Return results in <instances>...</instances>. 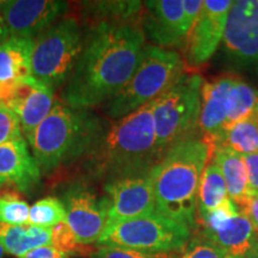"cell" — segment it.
<instances>
[{
  "label": "cell",
  "instance_id": "obj_1",
  "mask_svg": "<svg viewBox=\"0 0 258 258\" xmlns=\"http://www.w3.org/2000/svg\"><path fill=\"white\" fill-rule=\"evenodd\" d=\"M139 23L91 27L78 62L61 91L67 105L90 109L111 101L132 78L145 49Z\"/></svg>",
  "mask_w": 258,
  "mask_h": 258
},
{
  "label": "cell",
  "instance_id": "obj_2",
  "mask_svg": "<svg viewBox=\"0 0 258 258\" xmlns=\"http://www.w3.org/2000/svg\"><path fill=\"white\" fill-rule=\"evenodd\" d=\"M154 104L156 101L109 125L105 124L101 138L82 161L88 178L108 182L150 172L159 161L153 120Z\"/></svg>",
  "mask_w": 258,
  "mask_h": 258
},
{
  "label": "cell",
  "instance_id": "obj_3",
  "mask_svg": "<svg viewBox=\"0 0 258 258\" xmlns=\"http://www.w3.org/2000/svg\"><path fill=\"white\" fill-rule=\"evenodd\" d=\"M213 148L195 134L183 139L164 153L151 169L156 212L185 226L198 227V192Z\"/></svg>",
  "mask_w": 258,
  "mask_h": 258
},
{
  "label": "cell",
  "instance_id": "obj_4",
  "mask_svg": "<svg viewBox=\"0 0 258 258\" xmlns=\"http://www.w3.org/2000/svg\"><path fill=\"white\" fill-rule=\"evenodd\" d=\"M104 128V122L89 109L72 108L62 101H55L28 141L41 172L49 173L78 159L83 160Z\"/></svg>",
  "mask_w": 258,
  "mask_h": 258
},
{
  "label": "cell",
  "instance_id": "obj_5",
  "mask_svg": "<svg viewBox=\"0 0 258 258\" xmlns=\"http://www.w3.org/2000/svg\"><path fill=\"white\" fill-rule=\"evenodd\" d=\"M184 71V60L176 50L145 46L132 78L109 102L108 115L112 120H118L156 101L175 85Z\"/></svg>",
  "mask_w": 258,
  "mask_h": 258
},
{
  "label": "cell",
  "instance_id": "obj_6",
  "mask_svg": "<svg viewBox=\"0 0 258 258\" xmlns=\"http://www.w3.org/2000/svg\"><path fill=\"white\" fill-rule=\"evenodd\" d=\"M203 83L200 74L184 73L156 99L153 120L159 160L170 147L192 135L199 127Z\"/></svg>",
  "mask_w": 258,
  "mask_h": 258
},
{
  "label": "cell",
  "instance_id": "obj_7",
  "mask_svg": "<svg viewBox=\"0 0 258 258\" xmlns=\"http://www.w3.org/2000/svg\"><path fill=\"white\" fill-rule=\"evenodd\" d=\"M84 32L76 17H63L34 38L32 77L51 90L67 83L84 48Z\"/></svg>",
  "mask_w": 258,
  "mask_h": 258
},
{
  "label": "cell",
  "instance_id": "obj_8",
  "mask_svg": "<svg viewBox=\"0 0 258 258\" xmlns=\"http://www.w3.org/2000/svg\"><path fill=\"white\" fill-rule=\"evenodd\" d=\"M191 237L185 226L159 213L106 226L99 246H117L146 252H179Z\"/></svg>",
  "mask_w": 258,
  "mask_h": 258
},
{
  "label": "cell",
  "instance_id": "obj_9",
  "mask_svg": "<svg viewBox=\"0 0 258 258\" xmlns=\"http://www.w3.org/2000/svg\"><path fill=\"white\" fill-rule=\"evenodd\" d=\"M66 209V222L82 245L98 243L108 224L109 200L99 196L88 182H71L61 195Z\"/></svg>",
  "mask_w": 258,
  "mask_h": 258
},
{
  "label": "cell",
  "instance_id": "obj_10",
  "mask_svg": "<svg viewBox=\"0 0 258 258\" xmlns=\"http://www.w3.org/2000/svg\"><path fill=\"white\" fill-rule=\"evenodd\" d=\"M228 63L258 74V0H235L222 40Z\"/></svg>",
  "mask_w": 258,
  "mask_h": 258
},
{
  "label": "cell",
  "instance_id": "obj_11",
  "mask_svg": "<svg viewBox=\"0 0 258 258\" xmlns=\"http://www.w3.org/2000/svg\"><path fill=\"white\" fill-rule=\"evenodd\" d=\"M199 233L230 256L244 257L252 245L256 232L246 215L228 200L221 207L198 218Z\"/></svg>",
  "mask_w": 258,
  "mask_h": 258
},
{
  "label": "cell",
  "instance_id": "obj_12",
  "mask_svg": "<svg viewBox=\"0 0 258 258\" xmlns=\"http://www.w3.org/2000/svg\"><path fill=\"white\" fill-rule=\"evenodd\" d=\"M232 0H205L201 14L185 42L186 61L192 67L207 63L224 40Z\"/></svg>",
  "mask_w": 258,
  "mask_h": 258
},
{
  "label": "cell",
  "instance_id": "obj_13",
  "mask_svg": "<svg viewBox=\"0 0 258 258\" xmlns=\"http://www.w3.org/2000/svg\"><path fill=\"white\" fill-rule=\"evenodd\" d=\"M148 173L121 177L104 183L103 189L109 200L106 226L156 212V200Z\"/></svg>",
  "mask_w": 258,
  "mask_h": 258
},
{
  "label": "cell",
  "instance_id": "obj_14",
  "mask_svg": "<svg viewBox=\"0 0 258 258\" xmlns=\"http://www.w3.org/2000/svg\"><path fill=\"white\" fill-rule=\"evenodd\" d=\"M69 9V3L60 0H8L0 5L10 35L34 38L46 31Z\"/></svg>",
  "mask_w": 258,
  "mask_h": 258
},
{
  "label": "cell",
  "instance_id": "obj_15",
  "mask_svg": "<svg viewBox=\"0 0 258 258\" xmlns=\"http://www.w3.org/2000/svg\"><path fill=\"white\" fill-rule=\"evenodd\" d=\"M141 27L157 47H185L189 30L185 27L182 0H152L144 3Z\"/></svg>",
  "mask_w": 258,
  "mask_h": 258
},
{
  "label": "cell",
  "instance_id": "obj_16",
  "mask_svg": "<svg viewBox=\"0 0 258 258\" xmlns=\"http://www.w3.org/2000/svg\"><path fill=\"white\" fill-rule=\"evenodd\" d=\"M235 77L232 74L218 77L212 82L203 83L199 128L203 140L214 148L224 133L228 111V98Z\"/></svg>",
  "mask_w": 258,
  "mask_h": 258
},
{
  "label": "cell",
  "instance_id": "obj_17",
  "mask_svg": "<svg viewBox=\"0 0 258 258\" xmlns=\"http://www.w3.org/2000/svg\"><path fill=\"white\" fill-rule=\"evenodd\" d=\"M0 179L19 192H29L41 182V170L25 140L0 145Z\"/></svg>",
  "mask_w": 258,
  "mask_h": 258
},
{
  "label": "cell",
  "instance_id": "obj_18",
  "mask_svg": "<svg viewBox=\"0 0 258 258\" xmlns=\"http://www.w3.org/2000/svg\"><path fill=\"white\" fill-rule=\"evenodd\" d=\"M79 15L84 22L95 27L101 23H140L144 14L143 2H82Z\"/></svg>",
  "mask_w": 258,
  "mask_h": 258
},
{
  "label": "cell",
  "instance_id": "obj_19",
  "mask_svg": "<svg viewBox=\"0 0 258 258\" xmlns=\"http://www.w3.org/2000/svg\"><path fill=\"white\" fill-rule=\"evenodd\" d=\"M212 160L217 163L224 177L228 198L238 209L246 202L250 194L247 171L243 156L227 147H217L213 150Z\"/></svg>",
  "mask_w": 258,
  "mask_h": 258
},
{
  "label": "cell",
  "instance_id": "obj_20",
  "mask_svg": "<svg viewBox=\"0 0 258 258\" xmlns=\"http://www.w3.org/2000/svg\"><path fill=\"white\" fill-rule=\"evenodd\" d=\"M34 38L10 36L0 43V82L31 77Z\"/></svg>",
  "mask_w": 258,
  "mask_h": 258
},
{
  "label": "cell",
  "instance_id": "obj_21",
  "mask_svg": "<svg viewBox=\"0 0 258 258\" xmlns=\"http://www.w3.org/2000/svg\"><path fill=\"white\" fill-rule=\"evenodd\" d=\"M49 244H51L50 228L0 224V245L10 254L22 257L29 251Z\"/></svg>",
  "mask_w": 258,
  "mask_h": 258
},
{
  "label": "cell",
  "instance_id": "obj_22",
  "mask_svg": "<svg viewBox=\"0 0 258 258\" xmlns=\"http://www.w3.org/2000/svg\"><path fill=\"white\" fill-rule=\"evenodd\" d=\"M227 188L215 161L207 164L203 171L198 192V218L208 214L228 201Z\"/></svg>",
  "mask_w": 258,
  "mask_h": 258
},
{
  "label": "cell",
  "instance_id": "obj_23",
  "mask_svg": "<svg viewBox=\"0 0 258 258\" xmlns=\"http://www.w3.org/2000/svg\"><path fill=\"white\" fill-rule=\"evenodd\" d=\"M54 93L49 86L42 85L29 97L23 106L19 109L17 115L21 123L22 133L29 139L38 124L49 114L54 105Z\"/></svg>",
  "mask_w": 258,
  "mask_h": 258
},
{
  "label": "cell",
  "instance_id": "obj_24",
  "mask_svg": "<svg viewBox=\"0 0 258 258\" xmlns=\"http://www.w3.org/2000/svg\"><path fill=\"white\" fill-rule=\"evenodd\" d=\"M217 147H227L240 156L258 153V122L254 116L226 128Z\"/></svg>",
  "mask_w": 258,
  "mask_h": 258
},
{
  "label": "cell",
  "instance_id": "obj_25",
  "mask_svg": "<svg viewBox=\"0 0 258 258\" xmlns=\"http://www.w3.org/2000/svg\"><path fill=\"white\" fill-rule=\"evenodd\" d=\"M258 106V91L244 79L235 77L228 98V111L225 129L254 116ZM224 129V131H225Z\"/></svg>",
  "mask_w": 258,
  "mask_h": 258
},
{
  "label": "cell",
  "instance_id": "obj_26",
  "mask_svg": "<svg viewBox=\"0 0 258 258\" xmlns=\"http://www.w3.org/2000/svg\"><path fill=\"white\" fill-rule=\"evenodd\" d=\"M61 222H66V209L60 199L48 196L38 200L30 207L29 225L51 228Z\"/></svg>",
  "mask_w": 258,
  "mask_h": 258
},
{
  "label": "cell",
  "instance_id": "obj_27",
  "mask_svg": "<svg viewBox=\"0 0 258 258\" xmlns=\"http://www.w3.org/2000/svg\"><path fill=\"white\" fill-rule=\"evenodd\" d=\"M30 207L18 190L10 186L0 190V224L25 225L29 222Z\"/></svg>",
  "mask_w": 258,
  "mask_h": 258
},
{
  "label": "cell",
  "instance_id": "obj_28",
  "mask_svg": "<svg viewBox=\"0 0 258 258\" xmlns=\"http://www.w3.org/2000/svg\"><path fill=\"white\" fill-rule=\"evenodd\" d=\"M51 232V244L56 250L69 254L72 257L73 254H90L91 256L95 250L88 249L85 245L78 243L73 231L67 225V222H61L50 228Z\"/></svg>",
  "mask_w": 258,
  "mask_h": 258
},
{
  "label": "cell",
  "instance_id": "obj_29",
  "mask_svg": "<svg viewBox=\"0 0 258 258\" xmlns=\"http://www.w3.org/2000/svg\"><path fill=\"white\" fill-rule=\"evenodd\" d=\"M178 258H228L230 254L220 246L206 239L198 233L195 237H190L185 246L179 251Z\"/></svg>",
  "mask_w": 258,
  "mask_h": 258
},
{
  "label": "cell",
  "instance_id": "obj_30",
  "mask_svg": "<svg viewBox=\"0 0 258 258\" xmlns=\"http://www.w3.org/2000/svg\"><path fill=\"white\" fill-rule=\"evenodd\" d=\"M178 252H146L117 246H99L91 258H178Z\"/></svg>",
  "mask_w": 258,
  "mask_h": 258
},
{
  "label": "cell",
  "instance_id": "obj_31",
  "mask_svg": "<svg viewBox=\"0 0 258 258\" xmlns=\"http://www.w3.org/2000/svg\"><path fill=\"white\" fill-rule=\"evenodd\" d=\"M23 139L17 115L0 104V145Z\"/></svg>",
  "mask_w": 258,
  "mask_h": 258
},
{
  "label": "cell",
  "instance_id": "obj_32",
  "mask_svg": "<svg viewBox=\"0 0 258 258\" xmlns=\"http://www.w3.org/2000/svg\"><path fill=\"white\" fill-rule=\"evenodd\" d=\"M239 211L246 215L256 234H258V191H250L246 202Z\"/></svg>",
  "mask_w": 258,
  "mask_h": 258
},
{
  "label": "cell",
  "instance_id": "obj_33",
  "mask_svg": "<svg viewBox=\"0 0 258 258\" xmlns=\"http://www.w3.org/2000/svg\"><path fill=\"white\" fill-rule=\"evenodd\" d=\"M250 191H258V153L243 156Z\"/></svg>",
  "mask_w": 258,
  "mask_h": 258
},
{
  "label": "cell",
  "instance_id": "obj_34",
  "mask_svg": "<svg viewBox=\"0 0 258 258\" xmlns=\"http://www.w3.org/2000/svg\"><path fill=\"white\" fill-rule=\"evenodd\" d=\"M183 8H184L185 27L190 31L199 15L201 14L203 2L202 0H183Z\"/></svg>",
  "mask_w": 258,
  "mask_h": 258
},
{
  "label": "cell",
  "instance_id": "obj_35",
  "mask_svg": "<svg viewBox=\"0 0 258 258\" xmlns=\"http://www.w3.org/2000/svg\"><path fill=\"white\" fill-rule=\"evenodd\" d=\"M19 258H71V256L56 250L54 246L46 245V246H41L29 251Z\"/></svg>",
  "mask_w": 258,
  "mask_h": 258
},
{
  "label": "cell",
  "instance_id": "obj_36",
  "mask_svg": "<svg viewBox=\"0 0 258 258\" xmlns=\"http://www.w3.org/2000/svg\"><path fill=\"white\" fill-rule=\"evenodd\" d=\"M10 36H11V35H10L9 28L8 25H6L5 19L2 16V14H0V43L8 40Z\"/></svg>",
  "mask_w": 258,
  "mask_h": 258
},
{
  "label": "cell",
  "instance_id": "obj_37",
  "mask_svg": "<svg viewBox=\"0 0 258 258\" xmlns=\"http://www.w3.org/2000/svg\"><path fill=\"white\" fill-rule=\"evenodd\" d=\"M244 258H258V234L256 235V238H254L253 243L251 245L249 251L245 253Z\"/></svg>",
  "mask_w": 258,
  "mask_h": 258
},
{
  "label": "cell",
  "instance_id": "obj_38",
  "mask_svg": "<svg viewBox=\"0 0 258 258\" xmlns=\"http://www.w3.org/2000/svg\"><path fill=\"white\" fill-rule=\"evenodd\" d=\"M4 256H5V250H4V247L0 245V258H4Z\"/></svg>",
  "mask_w": 258,
  "mask_h": 258
},
{
  "label": "cell",
  "instance_id": "obj_39",
  "mask_svg": "<svg viewBox=\"0 0 258 258\" xmlns=\"http://www.w3.org/2000/svg\"><path fill=\"white\" fill-rule=\"evenodd\" d=\"M6 185V183L4 182V180H3V179H0V190H2V189H4V186Z\"/></svg>",
  "mask_w": 258,
  "mask_h": 258
},
{
  "label": "cell",
  "instance_id": "obj_40",
  "mask_svg": "<svg viewBox=\"0 0 258 258\" xmlns=\"http://www.w3.org/2000/svg\"><path fill=\"white\" fill-rule=\"evenodd\" d=\"M254 118H256L257 122H258V106H257V110H256V112H254Z\"/></svg>",
  "mask_w": 258,
  "mask_h": 258
},
{
  "label": "cell",
  "instance_id": "obj_41",
  "mask_svg": "<svg viewBox=\"0 0 258 258\" xmlns=\"http://www.w3.org/2000/svg\"><path fill=\"white\" fill-rule=\"evenodd\" d=\"M228 258H244V257H235V256H230Z\"/></svg>",
  "mask_w": 258,
  "mask_h": 258
},
{
  "label": "cell",
  "instance_id": "obj_42",
  "mask_svg": "<svg viewBox=\"0 0 258 258\" xmlns=\"http://www.w3.org/2000/svg\"><path fill=\"white\" fill-rule=\"evenodd\" d=\"M71 258H73V257H71Z\"/></svg>",
  "mask_w": 258,
  "mask_h": 258
}]
</instances>
